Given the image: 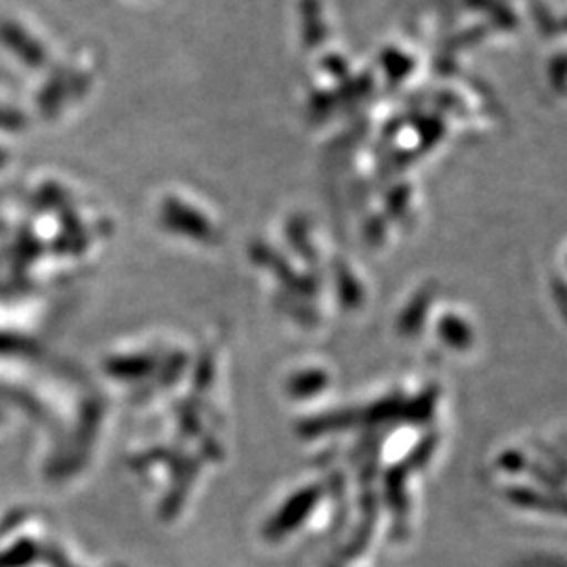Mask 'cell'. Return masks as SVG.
I'll use <instances>...</instances> for the list:
<instances>
[]
</instances>
